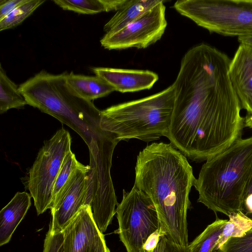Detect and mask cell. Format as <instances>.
Masks as SVG:
<instances>
[{"label": "cell", "instance_id": "cell-17", "mask_svg": "<svg viewBox=\"0 0 252 252\" xmlns=\"http://www.w3.org/2000/svg\"><path fill=\"white\" fill-rule=\"evenodd\" d=\"M27 102L19 87L6 75L0 67V113L12 108H21Z\"/></svg>", "mask_w": 252, "mask_h": 252}, {"label": "cell", "instance_id": "cell-18", "mask_svg": "<svg viewBox=\"0 0 252 252\" xmlns=\"http://www.w3.org/2000/svg\"><path fill=\"white\" fill-rule=\"evenodd\" d=\"M227 221L216 217V220L189 245V252H218L217 243Z\"/></svg>", "mask_w": 252, "mask_h": 252}, {"label": "cell", "instance_id": "cell-2", "mask_svg": "<svg viewBox=\"0 0 252 252\" xmlns=\"http://www.w3.org/2000/svg\"><path fill=\"white\" fill-rule=\"evenodd\" d=\"M134 186L152 201L160 229L174 243L188 246L189 194L196 178L187 157L171 143H154L140 151Z\"/></svg>", "mask_w": 252, "mask_h": 252}, {"label": "cell", "instance_id": "cell-20", "mask_svg": "<svg viewBox=\"0 0 252 252\" xmlns=\"http://www.w3.org/2000/svg\"><path fill=\"white\" fill-rule=\"evenodd\" d=\"M45 1L44 0H27L0 20V31L19 25Z\"/></svg>", "mask_w": 252, "mask_h": 252}, {"label": "cell", "instance_id": "cell-8", "mask_svg": "<svg viewBox=\"0 0 252 252\" xmlns=\"http://www.w3.org/2000/svg\"><path fill=\"white\" fill-rule=\"evenodd\" d=\"M71 145L69 132L59 129L44 142L29 170L28 188L38 215L52 207L53 186Z\"/></svg>", "mask_w": 252, "mask_h": 252}, {"label": "cell", "instance_id": "cell-26", "mask_svg": "<svg viewBox=\"0 0 252 252\" xmlns=\"http://www.w3.org/2000/svg\"><path fill=\"white\" fill-rule=\"evenodd\" d=\"M161 252H189L188 246L177 245L170 240L165 235L161 237Z\"/></svg>", "mask_w": 252, "mask_h": 252}, {"label": "cell", "instance_id": "cell-29", "mask_svg": "<svg viewBox=\"0 0 252 252\" xmlns=\"http://www.w3.org/2000/svg\"><path fill=\"white\" fill-rule=\"evenodd\" d=\"M240 43H244L252 46V36L238 37Z\"/></svg>", "mask_w": 252, "mask_h": 252}, {"label": "cell", "instance_id": "cell-22", "mask_svg": "<svg viewBox=\"0 0 252 252\" xmlns=\"http://www.w3.org/2000/svg\"><path fill=\"white\" fill-rule=\"evenodd\" d=\"M53 1L64 10L81 14H93L105 11L101 0H54Z\"/></svg>", "mask_w": 252, "mask_h": 252}, {"label": "cell", "instance_id": "cell-24", "mask_svg": "<svg viewBox=\"0 0 252 252\" xmlns=\"http://www.w3.org/2000/svg\"><path fill=\"white\" fill-rule=\"evenodd\" d=\"M63 232L53 233L48 230L44 242L43 252H63Z\"/></svg>", "mask_w": 252, "mask_h": 252}, {"label": "cell", "instance_id": "cell-28", "mask_svg": "<svg viewBox=\"0 0 252 252\" xmlns=\"http://www.w3.org/2000/svg\"><path fill=\"white\" fill-rule=\"evenodd\" d=\"M129 0H101L105 12L118 11L124 7Z\"/></svg>", "mask_w": 252, "mask_h": 252}, {"label": "cell", "instance_id": "cell-25", "mask_svg": "<svg viewBox=\"0 0 252 252\" xmlns=\"http://www.w3.org/2000/svg\"><path fill=\"white\" fill-rule=\"evenodd\" d=\"M240 212L252 220V177L244 195Z\"/></svg>", "mask_w": 252, "mask_h": 252}, {"label": "cell", "instance_id": "cell-30", "mask_svg": "<svg viewBox=\"0 0 252 252\" xmlns=\"http://www.w3.org/2000/svg\"><path fill=\"white\" fill-rule=\"evenodd\" d=\"M245 127L252 130V115L246 117L245 120Z\"/></svg>", "mask_w": 252, "mask_h": 252}, {"label": "cell", "instance_id": "cell-13", "mask_svg": "<svg viewBox=\"0 0 252 252\" xmlns=\"http://www.w3.org/2000/svg\"><path fill=\"white\" fill-rule=\"evenodd\" d=\"M94 74L121 93L134 92L152 88L158 79L156 73L149 70L94 67Z\"/></svg>", "mask_w": 252, "mask_h": 252}, {"label": "cell", "instance_id": "cell-23", "mask_svg": "<svg viewBox=\"0 0 252 252\" xmlns=\"http://www.w3.org/2000/svg\"><path fill=\"white\" fill-rule=\"evenodd\" d=\"M218 252H252V228L242 237L229 239Z\"/></svg>", "mask_w": 252, "mask_h": 252}, {"label": "cell", "instance_id": "cell-21", "mask_svg": "<svg viewBox=\"0 0 252 252\" xmlns=\"http://www.w3.org/2000/svg\"><path fill=\"white\" fill-rule=\"evenodd\" d=\"M82 165V164L77 160L75 154L71 151L66 155L53 186L52 194V205L72 175Z\"/></svg>", "mask_w": 252, "mask_h": 252}, {"label": "cell", "instance_id": "cell-31", "mask_svg": "<svg viewBox=\"0 0 252 252\" xmlns=\"http://www.w3.org/2000/svg\"><path fill=\"white\" fill-rule=\"evenodd\" d=\"M161 247H162V242L161 238L159 240V242L158 244V245L156 246V247L153 250L150 251H147L145 252H161Z\"/></svg>", "mask_w": 252, "mask_h": 252}, {"label": "cell", "instance_id": "cell-1", "mask_svg": "<svg viewBox=\"0 0 252 252\" xmlns=\"http://www.w3.org/2000/svg\"><path fill=\"white\" fill-rule=\"evenodd\" d=\"M230 61L205 43L189 49L182 59L165 137L192 161H206L242 138L245 118L230 80Z\"/></svg>", "mask_w": 252, "mask_h": 252}, {"label": "cell", "instance_id": "cell-11", "mask_svg": "<svg viewBox=\"0 0 252 252\" xmlns=\"http://www.w3.org/2000/svg\"><path fill=\"white\" fill-rule=\"evenodd\" d=\"M62 232L63 252H110L89 205L83 206Z\"/></svg>", "mask_w": 252, "mask_h": 252}, {"label": "cell", "instance_id": "cell-6", "mask_svg": "<svg viewBox=\"0 0 252 252\" xmlns=\"http://www.w3.org/2000/svg\"><path fill=\"white\" fill-rule=\"evenodd\" d=\"M173 7L210 32L252 36V0H179Z\"/></svg>", "mask_w": 252, "mask_h": 252}, {"label": "cell", "instance_id": "cell-27", "mask_svg": "<svg viewBox=\"0 0 252 252\" xmlns=\"http://www.w3.org/2000/svg\"><path fill=\"white\" fill-rule=\"evenodd\" d=\"M27 0H0V20L5 17L18 6L25 3Z\"/></svg>", "mask_w": 252, "mask_h": 252}, {"label": "cell", "instance_id": "cell-7", "mask_svg": "<svg viewBox=\"0 0 252 252\" xmlns=\"http://www.w3.org/2000/svg\"><path fill=\"white\" fill-rule=\"evenodd\" d=\"M123 193L116 208L117 233L126 252H144L148 238L160 228L157 210L150 197L134 185Z\"/></svg>", "mask_w": 252, "mask_h": 252}, {"label": "cell", "instance_id": "cell-19", "mask_svg": "<svg viewBox=\"0 0 252 252\" xmlns=\"http://www.w3.org/2000/svg\"><path fill=\"white\" fill-rule=\"evenodd\" d=\"M228 217L229 220L225 223L217 243L218 250L221 249L229 239L242 237L252 228V220L240 211L232 213Z\"/></svg>", "mask_w": 252, "mask_h": 252}, {"label": "cell", "instance_id": "cell-14", "mask_svg": "<svg viewBox=\"0 0 252 252\" xmlns=\"http://www.w3.org/2000/svg\"><path fill=\"white\" fill-rule=\"evenodd\" d=\"M31 195L17 192L0 211V246L8 243L31 205Z\"/></svg>", "mask_w": 252, "mask_h": 252}, {"label": "cell", "instance_id": "cell-4", "mask_svg": "<svg viewBox=\"0 0 252 252\" xmlns=\"http://www.w3.org/2000/svg\"><path fill=\"white\" fill-rule=\"evenodd\" d=\"M252 177V136L205 161L194 184L197 202L215 214L239 212Z\"/></svg>", "mask_w": 252, "mask_h": 252}, {"label": "cell", "instance_id": "cell-5", "mask_svg": "<svg viewBox=\"0 0 252 252\" xmlns=\"http://www.w3.org/2000/svg\"><path fill=\"white\" fill-rule=\"evenodd\" d=\"M175 101L173 85L150 96L112 106L101 111L100 128L119 141L137 139L150 142L165 136Z\"/></svg>", "mask_w": 252, "mask_h": 252}, {"label": "cell", "instance_id": "cell-12", "mask_svg": "<svg viewBox=\"0 0 252 252\" xmlns=\"http://www.w3.org/2000/svg\"><path fill=\"white\" fill-rule=\"evenodd\" d=\"M233 88L247 116L252 115V46L240 43L229 64Z\"/></svg>", "mask_w": 252, "mask_h": 252}, {"label": "cell", "instance_id": "cell-15", "mask_svg": "<svg viewBox=\"0 0 252 252\" xmlns=\"http://www.w3.org/2000/svg\"><path fill=\"white\" fill-rule=\"evenodd\" d=\"M67 84L70 89L81 97L92 101L105 96L115 91L114 88L101 77L68 74Z\"/></svg>", "mask_w": 252, "mask_h": 252}, {"label": "cell", "instance_id": "cell-3", "mask_svg": "<svg viewBox=\"0 0 252 252\" xmlns=\"http://www.w3.org/2000/svg\"><path fill=\"white\" fill-rule=\"evenodd\" d=\"M67 72L51 74L42 70L19 87L27 104L67 125L87 144L90 153L97 149L109 132L99 126L101 111L68 87Z\"/></svg>", "mask_w": 252, "mask_h": 252}, {"label": "cell", "instance_id": "cell-16", "mask_svg": "<svg viewBox=\"0 0 252 252\" xmlns=\"http://www.w3.org/2000/svg\"><path fill=\"white\" fill-rule=\"evenodd\" d=\"M161 0H129L104 25L106 33L118 32L160 3Z\"/></svg>", "mask_w": 252, "mask_h": 252}, {"label": "cell", "instance_id": "cell-10", "mask_svg": "<svg viewBox=\"0 0 252 252\" xmlns=\"http://www.w3.org/2000/svg\"><path fill=\"white\" fill-rule=\"evenodd\" d=\"M90 167L82 164L65 184L50 209L52 220L49 230L62 232L77 214L82 207L90 205L92 184Z\"/></svg>", "mask_w": 252, "mask_h": 252}, {"label": "cell", "instance_id": "cell-9", "mask_svg": "<svg viewBox=\"0 0 252 252\" xmlns=\"http://www.w3.org/2000/svg\"><path fill=\"white\" fill-rule=\"evenodd\" d=\"M163 2L162 0L121 30L106 33L100 40L101 46L108 50L141 49L157 42L167 25Z\"/></svg>", "mask_w": 252, "mask_h": 252}]
</instances>
